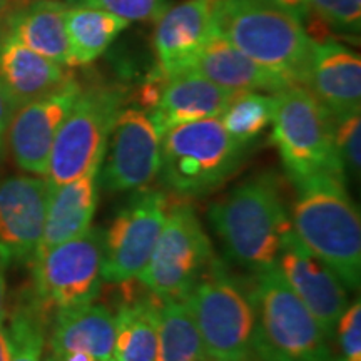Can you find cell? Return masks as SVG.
I'll return each instance as SVG.
<instances>
[{
  "instance_id": "f35d334b",
  "label": "cell",
  "mask_w": 361,
  "mask_h": 361,
  "mask_svg": "<svg viewBox=\"0 0 361 361\" xmlns=\"http://www.w3.org/2000/svg\"><path fill=\"white\" fill-rule=\"evenodd\" d=\"M0 22H2V16H0Z\"/></svg>"
},
{
  "instance_id": "cb8c5ba5",
  "label": "cell",
  "mask_w": 361,
  "mask_h": 361,
  "mask_svg": "<svg viewBox=\"0 0 361 361\" xmlns=\"http://www.w3.org/2000/svg\"><path fill=\"white\" fill-rule=\"evenodd\" d=\"M162 300L149 296L126 298L116 314V361H156L157 323Z\"/></svg>"
},
{
  "instance_id": "74e56055",
  "label": "cell",
  "mask_w": 361,
  "mask_h": 361,
  "mask_svg": "<svg viewBox=\"0 0 361 361\" xmlns=\"http://www.w3.org/2000/svg\"><path fill=\"white\" fill-rule=\"evenodd\" d=\"M8 2H11V0H0V16H4V13H6Z\"/></svg>"
},
{
  "instance_id": "f546056e",
  "label": "cell",
  "mask_w": 361,
  "mask_h": 361,
  "mask_svg": "<svg viewBox=\"0 0 361 361\" xmlns=\"http://www.w3.org/2000/svg\"><path fill=\"white\" fill-rule=\"evenodd\" d=\"M335 146L345 176L360 178L361 169V117L360 112L336 117L335 119Z\"/></svg>"
},
{
  "instance_id": "2e32d148",
  "label": "cell",
  "mask_w": 361,
  "mask_h": 361,
  "mask_svg": "<svg viewBox=\"0 0 361 361\" xmlns=\"http://www.w3.org/2000/svg\"><path fill=\"white\" fill-rule=\"evenodd\" d=\"M147 116L161 135L178 126L221 117L236 92L219 87L191 71L161 78Z\"/></svg>"
},
{
  "instance_id": "b9f144b4",
  "label": "cell",
  "mask_w": 361,
  "mask_h": 361,
  "mask_svg": "<svg viewBox=\"0 0 361 361\" xmlns=\"http://www.w3.org/2000/svg\"><path fill=\"white\" fill-rule=\"evenodd\" d=\"M247 361H252V360H247Z\"/></svg>"
},
{
  "instance_id": "8992f818",
  "label": "cell",
  "mask_w": 361,
  "mask_h": 361,
  "mask_svg": "<svg viewBox=\"0 0 361 361\" xmlns=\"http://www.w3.org/2000/svg\"><path fill=\"white\" fill-rule=\"evenodd\" d=\"M271 124V137L293 184L316 176L345 179L335 146V119L305 85L276 92Z\"/></svg>"
},
{
  "instance_id": "d4e9b609",
  "label": "cell",
  "mask_w": 361,
  "mask_h": 361,
  "mask_svg": "<svg viewBox=\"0 0 361 361\" xmlns=\"http://www.w3.org/2000/svg\"><path fill=\"white\" fill-rule=\"evenodd\" d=\"M130 24L123 17L89 6H67L66 30L75 66L101 57L114 39Z\"/></svg>"
},
{
  "instance_id": "7c38bea8",
  "label": "cell",
  "mask_w": 361,
  "mask_h": 361,
  "mask_svg": "<svg viewBox=\"0 0 361 361\" xmlns=\"http://www.w3.org/2000/svg\"><path fill=\"white\" fill-rule=\"evenodd\" d=\"M161 169V134L146 111L123 107L112 126L99 171L109 192L142 191Z\"/></svg>"
},
{
  "instance_id": "1f68e13d",
  "label": "cell",
  "mask_w": 361,
  "mask_h": 361,
  "mask_svg": "<svg viewBox=\"0 0 361 361\" xmlns=\"http://www.w3.org/2000/svg\"><path fill=\"white\" fill-rule=\"evenodd\" d=\"M340 348L345 361H361V303L356 300L346 306L341 318L338 319L336 329Z\"/></svg>"
},
{
  "instance_id": "d6a6232c",
  "label": "cell",
  "mask_w": 361,
  "mask_h": 361,
  "mask_svg": "<svg viewBox=\"0 0 361 361\" xmlns=\"http://www.w3.org/2000/svg\"><path fill=\"white\" fill-rule=\"evenodd\" d=\"M19 109L16 101H13L8 90L0 82V161L6 154L7 147V130L11 126L13 112Z\"/></svg>"
},
{
  "instance_id": "484cf974",
  "label": "cell",
  "mask_w": 361,
  "mask_h": 361,
  "mask_svg": "<svg viewBox=\"0 0 361 361\" xmlns=\"http://www.w3.org/2000/svg\"><path fill=\"white\" fill-rule=\"evenodd\" d=\"M200 329L184 298L162 300L157 323L156 361H204Z\"/></svg>"
},
{
  "instance_id": "8d00e7d4",
  "label": "cell",
  "mask_w": 361,
  "mask_h": 361,
  "mask_svg": "<svg viewBox=\"0 0 361 361\" xmlns=\"http://www.w3.org/2000/svg\"><path fill=\"white\" fill-rule=\"evenodd\" d=\"M319 361H345L343 358H338V356H333L331 355V351H329V353L324 356V358H322Z\"/></svg>"
},
{
  "instance_id": "4fadbf2b",
  "label": "cell",
  "mask_w": 361,
  "mask_h": 361,
  "mask_svg": "<svg viewBox=\"0 0 361 361\" xmlns=\"http://www.w3.org/2000/svg\"><path fill=\"white\" fill-rule=\"evenodd\" d=\"M51 186L44 176L0 179V263H32L42 241Z\"/></svg>"
},
{
  "instance_id": "ffe728a7",
  "label": "cell",
  "mask_w": 361,
  "mask_h": 361,
  "mask_svg": "<svg viewBox=\"0 0 361 361\" xmlns=\"http://www.w3.org/2000/svg\"><path fill=\"white\" fill-rule=\"evenodd\" d=\"M116 322L104 305L57 311L49 336L47 355H82L97 361L114 358Z\"/></svg>"
},
{
  "instance_id": "9a60e30c",
  "label": "cell",
  "mask_w": 361,
  "mask_h": 361,
  "mask_svg": "<svg viewBox=\"0 0 361 361\" xmlns=\"http://www.w3.org/2000/svg\"><path fill=\"white\" fill-rule=\"evenodd\" d=\"M276 268L329 340L348 306V290L341 279L300 241L293 229L284 238Z\"/></svg>"
},
{
  "instance_id": "7402d4cb",
  "label": "cell",
  "mask_w": 361,
  "mask_h": 361,
  "mask_svg": "<svg viewBox=\"0 0 361 361\" xmlns=\"http://www.w3.org/2000/svg\"><path fill=\"white\" fill-rule=\"evenodd\" d=\"M67 4L59 0H34L2 17L4 29L25 47L57 64L75 67L66 30Z\"/></svg>"
},
{
  "instance_id": "ba28073f",
  "label": "cell",
  "mask_w": 361,
  "mask_h": 361,
  "mask_svg": "<svg viewBox=\"0 0 361 361\" xmlns=\"http://www.w3.org/2000/svg\"><path fill=\"white\" fill-rule=\"evenodd\" d=\"M104 229L82 234L40 251L32 259V298L45 314L96 301L104 276Z\"/></svg>"
},
{
  "instance_id": "e0dca14e",
  "label": "cell",
  "mask_w": 361,
  "mask_h": 361,
  "mask_svg": "<svg viewBox=\"0 0 361 361\" xmlns=\"http://www.w3.org/2000/svg\"><path fill=\"white\" fill-rule=\"evenodd\" d=\"M216 0H186L168 7L154 29L161 78L186 71L214 32Z\"/></svg>"
},
{
  "instance_id": "e575fe53",
  "label": "cell",
  "mask_w": 361,
  "mask_h": 361,
  "mask_svg": "<svg viewBox=\"0 0 361 361\" xmlns=\"http://www.w3.org/2000/svg\"><path fill=\"white\" fill-rule=\"evenodd\" d=\"M0 361H11V341L6 326H0Z\"/></svg>"
},
{
  "instance_id": "30bf717a",
  "label": "cell",
  "mask_w": 361,
  "mask_h": 361,
  "mask_svg": "<svg viewBox=\"0 0 361 361\" xmlns=\"http://www.w3.org/2000/svg\"><path fill=\"white\" fill-rule=\"evenodd\" d=\"M214 252L191 206L169 209L146 268L137 279L159 300L184 298L213 263Z\"/></svg>"
},
{
  "instance_id": "9c48e42d",
  "label": "cell",
  "mask_w": 361,
  "mask_h": 361,
  "mask_svg": "<svg viewBox=\"0 0 361 361\" xmlns=\"http://www.w3.org/2000/svg\"><path fill=\"white\" fill-rule=\"evenodd\" d=\"M123 101V92L114 87L82 89L54 139L45 174L51 189L101 168Z\"/></svg>"
},
{
  "instance_id": "f1b7e54d",
  "label": "cell",
  "mask_w": 361,
  "mask_h": 361,
  "mask_svg": "<svg viewBox=\"0 0 361 361\" xmlns=\"http://www.w3.org/2000/svg\"><path fill=\"white\" fill-rule=\"evenodd\" d=\"M310 16L340 35L358 37L361 30V0H308Z\"/></svg>"
},
{
  "instance_id": "d590c367",
  "label": "cell",
  "mask_w": 361,
  "mask_h": 361,
  "mask_svg": "<svg viewBox=\"0 0 361 361\" xmlns=\"http://www.w3.org/2000/svg\"><path fill=\"white\" fill-rule=\"evenodd\" d=\"M6 278H4V266L0 263V326L6 322Z\"/></svg>"
},
{
  "instance_id": "5bb4252c",
  "label": "cell",
  "mask_w": 361,
  "mask_h": 361,
  "mask_svg": "<svg viewBox=\"0 0 361 361\" xmlns=\"http://www.w3.org/2000/svg\"><path fill=\"white\" fill-rule=\"evenodd\" d=\"M82 85L74 75L54 92L20 106L7 130L13 162L34 176L47 174L54 139L78 101Z\"/></svg>"
},
{
  "instance_id": "60d3db41",
  "label": "cell",
  "mask_w": 361,
  "mask_h": 361,
  "mask_svg": "<svg viewBox=\"0 0 361 361\" xmlns=\"http://www.w3.org/2000/svg\"><path fill=\"white\" fill-rule=\"evenodd\" d=\"M204 361H211V360H204Z\"/></svg>"
},
{
  "instance_id": "4316f807",
  "label": "cell",
  "mask_w": 361,
  "mask_h": 361,
  "mask_svg": "<svg viewBox=\"0 0 361 361\" xmlns=\"http://www.w3.org/2000/svg\"><path fill=\"white\" fill-rule=\"evenodd\" d=\"M276 111V94H261L256 90L236 92L223 114L226 133L241 146H250L273 123Z\"/></svg>"
},
{
  "instance_id": "52a82bcc",
  "label": "cell",
  "mask_w": 361,
  "mask_h": 361,
  "mask_svg": "<svg viewBox=\"0 0 361 361\" xmlns=\"http://www.w3.org/2000/svg\"><path fill=\"white\" fill-rule=\"evenodd\" d=\"M211 361L252 358L255 308L246 286L214 259L184 296Z\"/></svg>"
},
{
  "instance_id": "277c9868",
  "label": "cell",
  "mask_w": 361,
  "mask_h": 361,
  "mask_svg": "<svg viewBox=\"0 0 361 361\" xmlns=\"http://www.w3.org/2000/svg\"><path fill=\"white\" fill-rule=\"evenodd\" d=\"M247 291L255 308L252 355L259 361H319L329 353L323 329L276 264L256 271Z\"/></svg>"
},
{
  "instance_id": "836d02e7",
  "label": "cell",
  "mask_w": 361,
  "mask_h": 361,
  "mask_svg": "<svg viewBox=\"0 0 361 361\" xmlns=\"http://www.w3.org/2000/svg\"><path fill=\"white\" fill-rule=\"evenodd\" d=\"M261 2L281 8V11L291 13V16H295L301 22L310 19L308 0H261Z\"/></svg>"
},
{
  "instance_id": "ab89813d",
  "label": "cell",
  "mask_w": 361,
  "mask_h": 361,
  "mask_svg": "<svg viewBox=\"0 0 361 361\" xmlns=\"http://www.w3.org/2000/svg\"><path fill=\"white\" fill-rule=\"evenodd\" d=\"M109 361H116V360H114V358H112V360H109Z\"/></svg>"
},
{
  "instance_id": "d6986e66",
  "label": "cell",
  "mask_w": 361,
  "mask_h": 361,
  "mask_svg": "<svg viewBox=\"0 0 361 361\" xmlns=\"http://www.w3.org/2000/svg\"><path fill=\"white\" fill-rule=\"evenodd\" d=\"M69 69L25 47L0 22V82L17 106L47 96L64 85L72 78Z\"/></svg>"
},
{
  "instance_id": "5b68a950",
  "label": "cell",
  "mask_w": 361,
  "mask_h": 361,
  "mask_svg": "<svg viewBox=\"0 0 361 361\" xmlns=\"http://www.w3.org/2000/svg\"><path fill=\"white\" fill-rule=\"evenodd\" d=\"M219 117L188 123L161 135L162 183L183 197H201L223 186L245 159Z\"/></svg>"
},
{
  "instance_id": "8fae6325",
  "label": "cell",
  "mask_w": 361,
  "mask_h": 361,
  "mask_svg": "<svg viewBox=\"0 0 361 361\" xmlns=\"http://www.w3.org/2000/svg\"><path fill=\"white\" fill-rule=\"evenodd\" d=\"M169 213L159 191H137L104 231L102 276L107 283H128L146 268Z\"/></svg>"
},
{
  "instance_id": "44dd1931",
  "label": "cell",
  "mask_w": 361,
  "mask_h": 361,
  "mask_svg": "<svg viewBox=\"0 0 361 361\" xmlns=\"http://www.w3.org/2000/svg\"><path fill=\"white\" fill-rule=\"evenodd\" d=\"M186 71L196 72L231 92L256 90V92L276 94L279 90L290 87V84L256 64L252 59L245 56L216 30L202 45L200 54L192 59Z\"/></svg>"
},
{
  "instance_id": "3957f363",
  "label": "cell",
  "mask_w": 361,
  "mask_h": 361,
  "mask_svg": "<svg viewBox=\"0 0 361 361\" xmlns=\"http://www.w3.org/2000/svg\"><path fill=\"white\" fill-rule=\"evenodd\" d=\"M214 30L290 85H305L314 39L303 22L261 0H216Z\"/></svg>"
},
{
  "instance_id": "83f0119b",
  "label": "cell",
  "mask_w": 361,
  "mask_h": 361,
  "mask_svg": "<svg viewBox=\"0 0 361 361\" xmlns=\"http://www.w3.org/2000/svg\"><path fill=\"white\" fill-rule=\"evenodd\" d=\"M11 361H44L47 346V314L32 296L12 311L7 328Z\"/></svg>"
},
{
  "instance_id": "4dcf8cb0",
  "label": "cell",
  "mask_w": 361,
  "mask_h": 361,
  "mask_svg": "<svg viewBox=\"0 0 361 361\" xmlns=\"http://www.w3.org/2000/svg\"><path fill=\"white\" fill-rule=\"evenodd\" d=\"M67 6L97 7L128 22H156L169 7V0H69Z\"/></svg>"
},
{
  "instance_id": "ac0fdd59",
  "label": "cell",
  "mask_w": 361,
  "mask_h": 361,
  "mask_svg": "<svg viewBox=\"0 0 361 361\" xmlns=\"http://www.w3.org/2000/svg\"><path fill=\"white\" fill-rule=\"evenodd\" d=\"M305 87L326 111L343 117L361 111V59L335 40H314Z\"/></svg>"
},
{
  "instance_id": "603a6c76",
  "label": "cell",
  "mask_w": 361,
  "mask_h": 361,
  "mask_svg": "<svg viewBox=\"0 0 361 361\" xmlns=\"http://www.w3.org/2000/svg\"><path fill=\"white\" fill-rule=\"evenodd\" d=\"M99 171L101 168H96L52 189L37 252L69 241L90 228L99 201Z\"/></svg>"
},
{
  "instance_id": "7a4b0ae2",
  "label": "cell",
  "mask_w": 361,
  "mask_h": 361,
  "mask_svg": "<svg viewBox=\"0 0 361 361\" xmlns=\"http://www.w3.org/2000/svg\"><path fill=\"white\" fill-rule=\"evenodd\" d=\"M296 186L291 211L293 231L300 241L336 273L348 291L361 283V221L346 191L345 179L316 176Z\"/></svg>"
},
{
  "instance_id": "6da1fadb",
  "label": "cell",
  "mask_w": 361,
  "mask_h": 361,
  "mask_svg": "<svg viewBox=\"0 0 361 361\" xmlns=\"http://www.w3.org/2000/svg\"><path fill=\"white\" fill-rule=\"evenodd\" d=\"M207 216L229 258L255 273L276 264L293 229L283 189L271 173L236 184L211 204Z\"/></svg>"
}]
</instances>
